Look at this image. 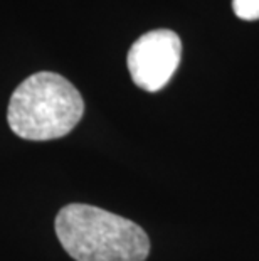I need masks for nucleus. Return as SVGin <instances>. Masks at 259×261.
<instances>
[{"instance_id": "1", "label": "nucleus", "mask_w": 259, "mask_h": 261, "mask_svg": "<svg viewBox=\"0 0 259 261\" xmlns=\"http://www.w3.org/2000/svg\"><path fill=\"white\" fill-rule=\"evenodd\" d=\"M56 234L76 261H145L150 253V240L138 224L96 205H64L56 216Z\"/></svg>"}, {"instance_id": "2", "label": "nucleus", "mask_w": 259, "mask_h": 261, "mask_svg": "<svg viewBox=\"0 0 259 261\" xmlns=\"http://www.w3.org/2000/svg\"><path fill=\"white\" fill-rule=\"evenodd\" d=\"M84 113L81 93L64 76L41 71L27 77L12 93L7 110L15 135L32 142L66 137Z\"/></svg>"}, {"instance_id": "3", "label": "nucleus", "mask_w": 259, "mask_h": 261, "mask_svg": "<svg viewBox=\"0 0 259 261\" xmlns=\"http://www.w3.org/2000/svg\"><path fill=\"white\" fill-rule=\"evenodd\" d=\"M180 37L174 31L157 29L136 39L130 47L126 64L136 86L155 93L172 80L180 64Z\"/></svg>"}, {"instance_id": "4", "label": "nucleus", "mask_w": 259, "mask_h": 261, "mask_svg": "<svg viewBox=\"0 0 259 261\" xmlns=\"http://www.w3.org/2000/svg\"><path fill=\"white\" fill-rule=\"evenodd\" d=\"M233 10L242 20H257L259 0H233Z\"/></svg>"}]
</instances>
